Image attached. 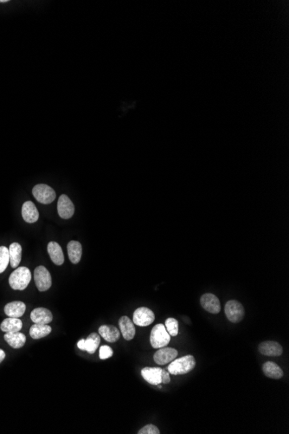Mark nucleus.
<instances>
[{"mask_svg": "<svg viewBox=\"0 0 289 434\" xmlns=\"http://www.w3.org/2000/svg\"><path fill=\"white\" fill-rule=\"evenodd\" d=\"M196 366V360L192 356H185L174 360L169 364L167 370L174 375L190 373Z\"/></svg>", "mask_w": 289, "mask_h": 434, "instance_id": "obj_1", "label": "nucleus"}, {"mask_svg": "<svg viewBox=\"0 0 289 434\" xmlns=\"http://www.w3.org/2000/svg\"><path fill=\"white\" fill-rule=\"evenodd\" d=\"M31 280V271L27 267H19L14 271L9 278V284L13 289L24 290Z\"/></svg>", "mask_w": 289, "mask_h": 434, "instance_id": "obj_2", "label": "nucleus"}, {"mask_svg": "<svg viewBox=\"0 0 289 434\" xmlns=\"http://www.w3.org/2000/svg\"><path fill=\"white\" fill-rule=\"evenodd\" d=\"M171 336L167 332L166 326L157 324L153 327L150 336V343L154 349H161L167 347L170 343Z\"/></svg>", "mask_w": 289, "mask_h": 434, "instance_id": "obj_3", "label": "nucleus"}, {"mask_svg": "<svg viewBox=\"0 0 289 434\" xmlns=\"http://www.w3.org/2000/svg\"><path fill=\"white\" fill-rule=\"evenodd\" d=\"M32 194L38 202L48 205L54 201L56 199V192L52 187L45 184H38L35 186Z\"/></svg>", "mask_w": 289, "mask_h": 434, "instance_id": "obj_4", "label": "nucleus"}, {"mask_svg": "<svg viewBox=\"0 0 289 434\" xmlns=\"http://www.w3.org/2000/svg\"><path fill=\"white\" fill-rule=\"evenodd\" d=\"M225 315L230 322L237 323L244 317V308L241 303L235 300L226 302L225 308Z\"/></svg>", "mask_w": 289, "mask_h": 434, "instance_id": "obj_5", "label": "nucleus"}, {"mask_svg": "<svg viewBox=\"0 0 289 434\" xmlns=\"http://www.w3.org/2000/svg\"><path fill=\"white\" fill-rule=\"evenodd\" d=\"M35 284L39 291H46L51 288L52 285L51 273L45 266H38L35 269Z\"/></svg>", "mask_w": 289, "mask_h": 434, "instance_id": "obj_6", "label": "nucleus"}, {"mask_svg": "<svg viewBox=\"0 0 289 434\" xmlns=\"http://www.w3.org/2000/svg\"><path fill=\"white\" fill-rule=\"evenodd\" d=\"M154 319H155V315L153 312V310L146 307L138 308L133 313V322L140 327L149 326L153 323Z\"/></svg>", "mask_w": 289, "mask_h": 434, "instance_id": "obj_7", "label": "nucleus"}, {"mask_svg": "<svg viewBox=\"0 0 289 434\" xmlns=\"http://www.w3.org/2000/svg\"><path fill=\"white\" fill-rule=\"evenodd\" d=\"M58 212L61 218L68 219L75 214V207L71 200L65 194L61 195L58 203Z\"/></svg>", "mask_w": 289, "mask_h": 434, "instance_id": "obj_8", "label": "nucleus"}, {"mask_svg": "<svg viewBox=\"0 0 289 434\" xmlns=\"http://www.w3.org/2000/svg\"><path fill=\"white\" fill-rule=\"evenodd\" d=\"M177 356V350H174L173 348L164 347L154 354L153 360L159 365H166L167 363H171L176 359Z\"/></svg>", "mask_w": 289, "mask_h": 434, "instance_id": "obj_9", "label": "nucleus"}, {"mask_svg": "<svg viewBox=\"0 0 289 434\" xmlns=\"http://www.w3.org/2000/svg\"><path fill=\"white\" fill-rule=\"evenodd\" d=\"M200 302L202 307L206 311L211 313V314H218L221 310V304H220L219 299L218 298V296H216L211 293H207V294H204L202 295Z\"/></svg>", "mask_w": 289, "mask_h": 434, "instance_id": "obj_10", "label": "nucleus"}, {"mask_svg": "<svg viewBox=\"0 0 289 434\" xmlns=\"http://www.w3.org/2000/svg\"><path fill=\"white\" fill-rule=\"evenodd\" d=\"M260 353L266 356H280L283 353V347L276 342H264L258 347Z\"/></svg>", "mask_w": 289, "mask_h": 434, "instance_id": "obj_11", "label": "nucleus"}, {"mask_svg": "<svg viewBox=\"0 0 289 434\" xmlns=\"http://www.w3.org/2000/svg\"><path fill=\"white\" fill-rule=\"evenodd\" d=\"M119 326L124 339L126 341L133 339L136 331L133 322L131 321V319L128 316H121L119 320Z\"/></svg>", "mask_w": 289, "mask_h": 434, "instance_id": "obj_12", "label": "nucleus"}, {"mask_svg": "<svg viewBox=\"0 0 289 434\" xmlns=\"http://www.w3.org/2000/svg\"><path fill=\"white\" fill-rule=\"evenodd\" d=\"M31 319L32 322L37 324H49L52 322L53 316L51 310L45 308H37L33 309L31 313Z\"/></svg>", "mask_w": 289, "mask_h": 434, "instance_id": "obj_13", "label": "nucleus"}, {"mask_svg": "<svg viewBox=\"0 0 289 434\" xmlns=\"http://www.w3.org/2000/svg\"><path fill=\"white\" fill-rule=\"evenodd\" d=\"M22 216L25 222L27 223H35L39 218V213L35 204L31 201L24 202L22 207Z\"/></svg>", "mask_w": 289, "mask_h": 434, "instance_id": "obj_14", "label": "nucleus"}, {"mask_svg": "<svg viewBox=\"0 0 289 434\" xmlns=\"http://www.w3.org/2000/svg\"><path fill=\"white\" fill-rule=\"evenodd\" d=\"M99 335L109 343H116L120 337L119 329L114 325H102L99 328Z\"/></svg>", "mask_w": 289, "mask_h": 434, "instance_id": "obj_15", "label": "nucleus"}, {"mask_svg": "<svg viewBox=\"0 0 289 434\" xmlns=\"http://www.w3.org/2000/svg\"><path fill=\"white\" fill-rule=\"evenodd\" d=\"M161 372L162 369L160 367H144L141 370V375L144 380L152 385H160L161 384Z\"/></svg>", "mask_w": 289, "mask_h": 434, "instance_id": "obj_16", "label": "nucleus"}, {"mask_svg": "<svg viewBox=\"0 0 289 434\" xmlns=\"http://www.w3.org/2000/svg\"><path fill=\"white\" fill-rule=\"evenodd\" d=\"M47 249L51 260L55 265L60 266L64 263V255L59 244L54 241H51L49 243Z\"/></svg>", "mask_w": 289, "mask_h": 434, "instance_id": "obj_17", "label": "nucleus"}, {"mask_svg": "<svg viewBox=\"0 0 289 434\" xmlns=\"http://www.w3.org/2000/svg\"><path fill=\"white\" fill-rule=\"evenodd\" d=\"M26 309V305L23 302L16 301L7 303L4 307V313L9 317L19 318L24 315Z\"/></svg>", "mask_w": 289, "mask_h": 434, "instance_id": "obj_18", "label": "nucleus"}, {"mask_svg": "<svg viewBox=\"0 0 289 434\" xmlns=\"http://www.w3.org/2000/svg\"><path fill=\"white\" fill-rule=\"evenodd\" d=\"M67 249H68L69 260L75 265L78 264L82 258V247L81 243L78 241H70L67 245Z\"/></svg>", "mask_w": 289, "mask_h": 434, "instance_id": "obj_19", "label": "nucleus"}, {"mask_svg": "<svg viewBox=\"0 0 289 434\" xmlns=\"http://www.w3.org/2000/svg\"><path fill=\"white\" fill-rule=\"evenodd\" d=\"M4 340L11 348L13 349H21L26 342V336L24 334L19 332L6 333L4 335Z\"/></svg>", "mask_w": 289, "mask_h": 434, "instance_id": "obj_20", "label": "nucleus"}, {"mask_svg": "<svg viewBox=\"0 0 289 434\" xmlns=\"http://www.w3.org/2000/svg\"><path fill=\"white\" fill-rule=\"evenodd\" d=\"M22 327L23 322H21V320L15 317H9L3 320L0 325V329L5 333L18 332L20 331Z\"/></svg>", "mask_w": 289, "mask_h": 434, "instance_id": "obj_21", "label": "nucleus"}, {"mask_svg": "<svg viewBox=\"0 0 289 434\" xmlns=\"http://www.w3.org/2000/svg\"><path fill=\"white\" fill-rule=\"evenodd\" d=\"M263 373L265 375L271 379H281L283 376V370L276 363L272 362H267L262 366Z\"/></svg>", "mask_w": 289, "mask_h": 434, "instance_id": "obj_22", "label": "nucleus"}, {"mask_svg": "<svg viewBox=\"0 0 289 434\" xmlns=\"http://www.w3.org/2000/svg\"><path fill=\"white\" fill-rule=\"evenodd\" d=\"M10 266L12 268H17L22 259V247L18 243H12L9 248Z\"/></svg>", "mask_w": 289, "mask_h": 434, "instance_id": "obj_23", "label": "nucleus"}, {"mask_svg": "<svg viewBox=\"0 0 289 434\" xmlns=\"http://www.w3.org/2000/svg\"><path fill=\"white\" fill-rule=\"evenodd\" d=\"M51 332V327L49 324H37L34 323L30 329V336L33 339H41L49 336Z\"/></svg>", "mask_w": 289, "mask_h": 434, "instance_id": "obj_24", "label": "nucleus"}, {"mask_svg": "<svg viewBox=\"0 0 289 434\" xmlns=\"http://www.w3.org/2000/svg\"><path fill=\"white\" fill-rule=\"evenodd\" d=\"M101 343V336L97 333L90 334L85 339V351L89 354H94Z\"/></svg>", "mask_w": 289, "mask_h": 434, "instance_id": "obj_25", "label": "nucleus"}, {"mask_svg": "<svg viewBox=\"0 0 289 434\" xmlns=\"http://www.w3.org/2000/svg\"><path fill=\"white\" fill-rule=\"evenodd\" d=\"M10 263L9 250L5 246H0V273H3Z\"/></svg>", "mask_w": 289, "mask_h": 434, "instance_id": "obj_26", "label": "nucleus"}, {"mask_svg": "<svg viewBox=\"0 0 289 434\" xmlns=\"http://www.w3.org/2000/svg\"><path fill=\"white\" fill-rule=\"evenodd\" d=\"M166 329L171 336H177L178 334V322L176 319L172 317L167 319Z\"/></svg>", "mask_w": 289, "mask_h": 434, "instance_id": "obj_27", "label": "nucleus"}, {"mask_svg": "<svg viewBox=\"0 0 289 434\" xmlns=\"http://www.w3.org/2000/svg\"><path fill=\"white\" fill-rule=\"evenodd\" d=\"M139 434H160V432L159 428L155 427L154 425H147L145 426L144 428H141L139 433Z\"/></svg>", "mask_w": 289, "mask_h": 434, "instance_id": "obj_28", "label": "nucleus"}, {"mask_svg": "<svg viewBox=\"0 0 289 434\" xmlns=\"http://www.w3.org/2000/svg\"><path fill=\"white\" fill-rule=\"evenodd\" d=\"M113 350L109 346H102L100 349V359H109L113 356Z\"/></svg>", "mask_w": 289, "mask_h": 434, "instance_id": "obj_29", "label": "nucleus"}, {"mask_svg": "<svg viewBox=\"0 0 289 434\" xmlns=\"http://www.w3.org/2000/svg\"><path fill=\"white\" fill-rule=\"evenodd\" d=\"M171 378L169 372L167 369H162L161 372V383L168 384L170 382Z\"/></svg>", "mask_w": 289, "mask_h": 434, "instance_id": "obj_30", "label": "nucleus"}, {"mask_svg": "<svg viewBox=\"0 0 289 434\" xmlns=\"http://www.w3.org/2000/svg\"><path fill=\"white\" fill-rule=\"evenodd\" d=\"M77 347L82 351H85V340H80L78 343H77Z\"/></svg>", "mask_w": 289, "mask_h": 434, "instance_id": "obj_31", "label": "nucleus"}, {"mask_svg": "<svg viewBox=\"0 0 289 434\" xmlns=\"http://www.w3.org/2000/svg\"><path fill=\"white\" fill-rule=\"evenodd\" d=\"M5 358V353H4V351H3L2 350H0V363L3 362V360Z\"/></svg>", "mask_w": 289, "mask_h": 434, "instance_id": "obj_32", "label": "nucleus"}, {"mask_svg": "<svg viewBox=\"0 0 289 434\" xmlns=\"http://www.w3.org/2000/svg\"><path fill=\"white\" fill-rule=\"evenodd\" d=\"M0 3H8V0H0Z\"/></svg>", "mask_w": 289, "mask_h": 434, "instance_id": "obj_33", "label": "nucleus"}]
</instances>
